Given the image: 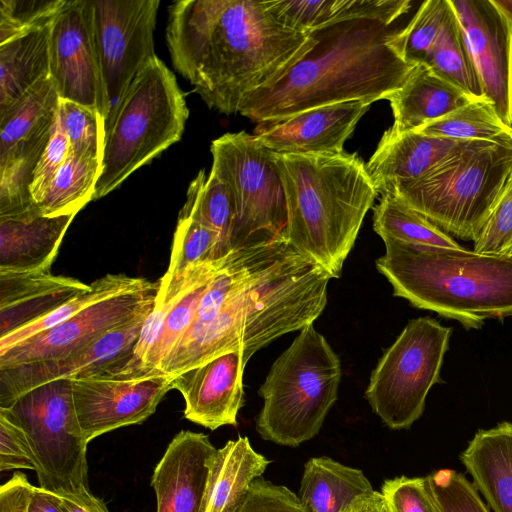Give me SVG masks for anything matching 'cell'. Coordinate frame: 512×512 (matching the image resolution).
<instances>
[{"label": "cell", "mask_w": 512, "mask_h": 512, "mask_svg": "<svg viewBox=\"0 0 512 512\" xmlns=\"http://www.w3.org/2000/svg\"><path fill=\"white\" fill-rule=\"evenodd\" d=\"M166 42L175 70L210 109L239 113L254 90L315 44L256 0H179L168 8Z\"/></svg>", "instance_id": "1"}, {"label": "cell", "mask_w": 512, "mask_h": 512, "mask_svg": "<svg viewBox=\"0 0 512 512\" xmlns=\"http://www.w3.org/2000/svg\"><path fill=\"white\" fill-rule=\"evenodd\" d=\"M333 277L286 239L233 249V280L216 314L190 327L159 366L174 377L231 351L253 354L313 324Z\"/></svg>", "instance_id": "2"}, {"label": "cell", "mask_w": 512, "mask_h": 512, "mask_svg": "<svg viewBox=\"0 0 512 512\" xmlns=\"http://www.w3.org/2000/svg\"><path fill=\"white\" fill-rule=\"evenodd\" d=\"M384 22L354 18L313 30L315 44L284 73L251 92L239 113L273 122L320 106L388 99L415 65L390 44Z\"/></svg>", "instance_id": "3"}, {"label": "cell", "mask_w": 512, "mask_h": 512, "mask_svg": "<svg viewBox=\"0 0 512 512\" xmlns=\"http://www.w3.org/2000/svg\"><path fill=\"white\" fill-rule=\"evenodd\" d=\"M288 211L287 241L339 278L378 195L356 153L277 154Z\"/></svg>", "instance_id": "4"}, {"label": "cell", "mask_w": 512, "mask_h": 512, "mask_svg": "<svg viewBox=\"0 0 512 512\" xmlns=\"http://www.w3.org/2000/svg\"><path fill=\"white\" fill-rule=\"evenodd\" d=\"M382 240L385 253L375 264L394 296L466 328L512 316V254Z\"/></svg>", "instance_id": "5"}, {"label": "cell", "mask_w": 512, "mask_h": 512, "mask_svg": "<svg viewBox=\"0 0 512 512\" xmlns=\"http://www.w3.org/2000/svg\"><path fill=\"white\" fill-rule=\"evenodd\" d=\"M341 376L340 359L325 337L313 324L301 329L259 388L258 434L288 447L314 438L337 400Z\"/></svg>", "instance_id": "6"}, {"label": "cell", "mask_w": 512, "mask_h": 512, "mask_svg": "<svg viewBox=\"0 0 512 512\" xmlns=\"http://www.w3.org/2000/svg\"><path fill=\"white\" fill-rule=\"evenodd\" d=\"M189 116L174 74L156 57L139 74L105 127L101 173L93 200L119 187L134 171L182 137Z\"/></svg>", "instance_id": "7"}, {"label": "cell", "mask_w": 512, "mask_h": 512, "mask_svg": "<svg viewBox=\"0 0 512 512\" xmlns=\"http://www.w3.org/2000/svg\"><path fill=\"white\" fill-rule=\"evenodd\" d=\"M511 174L512 144L490 143L386 193L396 195L443 231L474 242Z\"/></svg>", "instance_id": "8"}, {"label": "cell", "mask_w": 512, "mask_h": 512, "mask_svg": "<svg viewBox=\"0 0 512 512\" xmlns=\"http://www.w3.org/2000/svg\"><path fill=\"white\" fill-rule=\"evenodd\" d=\"M211 172L228 188L234 205L231 249L287 240L286 196L273 152L246 131L212 141Z\"/></svg>", "instance_id": "9"}, {"label": "cell", "mask_w": 512, "mask_h": 512, "mask_svg": "<svg viewBox=\"0 0 512 512\" xmlns=\"http://www.w3.org/2000/svg\"><path fill=\"white\" fill-rule=\"evenodd\" d=\"M24 431L39 487L55 494L89 489L87 445L75 411L71 379L42 384L1 409Z\"/></svg>", "instance_id": "10"}, {"label": "cell", "mask_w": 512, "mask_h": 512, "mask_svg": "<svg viewBox=\"0 0 512 512\" xmlns=\"http://www.w3.org/2000/svg\"><path fill=\"white\" fill-rule=\"evenodd\" d=\"M451 332L431 317L412 319L385 350L365 397L386 426L406 429L420 418L429 390L440 381Z\"/></svg>", "instance_id": "11"}, {"label": "cell", "mask_w": 512, "mask_h": 512, "mask_svg": "<svg viewBox=\"0 0 512 512\" xmlns=\"http://www.w3.org/2000/svg\"><path fill=\"white\" fill-rule=\"evenodd\" d=\"M158 0H93V26L102 75L106 120L129 87L157 56L154 30Z\"/></svg>", "instance_id": "12"}, {"label": "cell", "mask_w": 512, "mask_h": 512, "mask_svg": "<svg viewBox=\"0 0 512 512\" xmlns=\"http://www.w3.org/2000/svg\"><path fill=\"white\" fill-rule=\"evenodd\" d=\"M158 290L159 281H148L96 302L50 330L0 351V369L52 361L83 349L106 333L149 315Z\"/></svg>", "instance_id": "13"}, {"label": "cell", "mask_w": 512, "mask_h": 512, "mask_svg": "<svg viewBox=\"0 0 512 512\" xmlns=\"http://www.w3.org/2000/svg\"><path fill=\"white\" fill-rule=\"evenodd\" d=\"M50 78L61 100L106 120L105 94L93 26V0H67L51 24Z\"/></svg>", "instance_id": "14"}, {"label": "cell", "mask_w": 512, "mask_h": 512, "mask_svg": "<svg viewBox=\"0 0 512 512\" xmlns=\"http://www.w3.org/2000/svg\"><path fill=\"white\" fill-rule=\"evenodd\" d=\"M74 406L86 442L112 430L141 424L154 414L173 377L89 376L71 379Z\"/></svg>", "instance_id": "15"}, {"label": "cell", "mask_w": 512, "mask_h": 512, "mask_svg": "<svg viewBox=\"0 0 512 512\" xmlns=\"http://www.w3.org/2000/svg\"><path fill=\"white\" fill-rule=\"evenodd\" d=\"M485 98L512 128V26L492 0H449Z\"/></svg>", "instance_id": "16"}, {"label": "cell", "mask_w": 512, "mask_h": 512, "mask_svg": "<svg viewBox=\"0 0 512 512\" xmlns=\"http://www.w3.org/2000/svg\"><path fill=\"white\" fill-rule=\"evenodd\" d=\"M148 316L116 328L66 357L0 369V408L8 409L20 396L50 381L116 374L131 358Z\"/></svg>", "instance_id": "17"}, {"label": "cell", "mask_w": 512, "mask_h": 512, "mask_svg": "<svg viewBox=\"0 0 512 512\" xmlns=\"http://www.w3.org/2000/svg\"><path fill=\"white\" fill-rule=\"evenodd\" d=\"M248 360L243 351H231L174 376L173 389L185 400L184 417L210 430L236 426Z\"/></svg>", "instance_id": "18"}, {"label": "cell", "mask_w": 512, "mask_h": 512, "mask_svg": "<svg viewBox=\"0 0 512 512\" xmlns=\"http://www.w3.org/2000/svg\"><path fill=\"white\" fill-rule=\"evenodd\" d=\"M365 100L330 104L289 118L258 123L255 138L277 154H335L371 106Z\"/></svg>", "instance_id": "19"}, {"label": "cell", "mask_w": 512, "mask_h": 512, "mask_svg": "<svg viewBox=\"0 0 512 512\" xmlns=\"http://www.w3.org/2000/svg\"><path fill=\"white\" fill-rule=\"evenodd\" d=\"M490 143L447 139L418 131L397 134L386 130L366 169L378 194L382 195L395 186L428 175L467 150Z\"/></svg>", "instance_id": "20"}, {"label": "cell", "mask_w": 512, "mask_h": 512, "mask_svg": "<svg viewBox=\"0 0 512 512\" xmlns=\"http://www.w3.org/2000/svg\"><path fill=\"white\" fill-rule=\"evenodd\" d=\"M217 449L208 435L181 430L168 444L151 477L156 512H199L209 461Z\"/></svg>", "instance_id": "21"}, {"label": "cell", "mask_w": 512, "mask_h": 512, "mask_svg": "<svg viewBox=\"0 0 512 512\" xmlns=\"http://www.w3.org/2000/svg\"><path fill=\"white\" fill-rule=\"evenodd\" d=\"M90 287L51 271H0V338L45 317Z\"/></svg>", "instance_id": "22"}, {"label": "cell", "mask_w": 512, "mask_h": 512, "mask_svg": "<svg viewBox=\"0 0 512 512\" xmlns=\"http://www.w3.org/2000/svg\"><path fill=\"white\" fill-rule=\"evenodd\" d=\"M75 215L0 217V271H50Z\"/></svg>", "instance_id": "23"}, {"label": "cell", "mask_w": 512, "mask_h": 512, "mask_svg": "<svg viewBox=\"0 0 512 512\" xmlns=\"http://www.w3.org/2000/svg\"><path fill=\"white\" fill-rule=\"evenodd\" d=\"M394 122L392 133L418 130L436 121L473 98L446 81L425 64L411 70L403 86L388 97Z\"/></svg>", "instance_id": "24"}, {"label": "cell", "mask_w": 512, "mask_h": 512, "mask_svg": "<svg viewBox=\"0 0 512 512\" xmlns=\"http://www.w3.org/2000/svg\"><path fill=\"white\" fill-rule=\"evenodd\" d=\"M269 463L254 450L248 437L229 440L209 461L199 512H237L253 481L262 476Z\"/></svg>", "instance_id": "25"}, {"label": "cell", "mask_w": 512, "mask_h": 512, "mask_svg": "<svg viewBox=\"0 0 512 512\" xmlns=\"http://www.w3.org/2000/svg\"><path fill=\"white\" fill-rule=\"evenodd\" d=\"M460 460L494 512H512V423L479 430Z\"/></svg>", "instance_id": "26"}, {"label": "cell", "mask_w": 512, "mask_h": 512, "mask_svg": "<svg viewBox=\"0 0 512 512\" xmlns=\"http://www.w3.org/2000/svg\"><path fill=\"white\" fill-rule=\"evenodd\" d=\"M267 9L285 26L310 33L330 24L368 18L392 25L411 7L409 0H265Z\"/></svg>", "instance_id": "27"}, {"label": "cell", "mask_w": 512, "mask_h": 512, "mask_svg": "<svg viewBox=\"0 0 512 512\" xmlns=\"http://www.w3.org/2000/svg\"><path fill=\"white\" fill-rule=\"evenodd\" d=\"M373 491L361 470L321 456L305 463L298 497L308 512H343Z\"/></svg>", "instance_id": "28"}, {"label": "cell", "mask_w": 512, "mask_h": 512, "mask_svg": "<svg viewBox=\"0 0 512 512\" xmlns=\"http://www.w3.org/2000/svg\"><path fill=\"white\" fill-rule=\"evenodd\" d=\"M51 25L0 45V113L50 78Z\"/></svg>", "instance_id": "29"}, {"label": "cell", "mask_w": 512, "mask_h": 512, "mask_svg": "<svg viewBox=\"0 0 512 512\" xmlns=\"http://www.w3.org/2000/svg\"><path fill=\"white\" fill-rule=\"evenodd\" d=\"M373 229L382 239L393 238L415 245L462 247L441 228L392 193L382 194L379 204L374 207Z\"/></svg>", "instance_id": "30"}, {"label": "cell", "mask_w": 512, "mask_h": 512, "mask_svg": "<svg viewBox=\"0 0 512 512\" xmlns=\"http://www.w3.org/2000/svg\"><path fill=\"white\" fill-rule=\"evenodd\" d=\"M415 131L453 140L512 144V128L502 122L486 98L473 99Z\"/></svg>", "instance_id": "31"}, {"label": "cell", "mask_w": 512, "mask_h": 512, "mask_svg": "<svg viewBox=\"0 0 512 512\" xmlns=\"http://www.w3.org/2000/svg\"><path fill=\"white\" fill-rule=\"evenodd\" d=\"M102 162L71 153L37 205L45 216L77 214L93 200Z\"/></svg>", "instance_id": "32"}, {"label": "cell", "mask_w": 512, "mask_h": 512, "mask_svg": "<svg viewBox=\"0 0 512 512\" xmlns=\"http://www.w3.org/2000/svg\"><path fill=\"white\" fill-rule=\"evenodd\" d=\"M179 217L193 219L218 232L230 250L234 205L226 185L210 171L200 170L190 182Z\"/></svg>", "instance_id": "33"}, {"label": "cell", "mask_w": 512, "mask_h": 512, "mask_svg": "<svg viewBox=\"0 0 512 512\" xmlns=\"http://www.w3.org/2000/svg\"><path fill=\"white\" fill-rule=\"evenodd\" d=\"M425 65L471 98H485L453 9Z\"/></svg>", "instance_id": "34"}, {"label": "cell", "mask_w": 512, "mask_h": 512, "mask_svg": "<svg viewBox=\"0 0 512 512\" xmlns=\"http://www.w3.org/2000/svg\"><path fill=\"white\" fill-rule=\"evenodd\" d=\"M148 281L145 278L130 277L125 274H107L92 282L88 291L79 294L45 317L0 338V351L50 330L96 302L140 288Z\"/></svg>", "instance_id": "35"}, {"label": "cell", "mask_w": 512, "mask_h": 512, "mask_svg": "<svg viewBox=\"0 0 512 512\" xmlns=\"http://www.w3.org/2000/svg\"><path fill=\"white\" fill-rule=\"evenodd\" d=\"M452 11L449 0H427L402 30L394 31L390 44L411 65L425 64Z\"/></svg>", "instance_id": "36"}, {"label": "cell", "mask_w": 512, "mask_h": 512, "mask_svg": "<svg viewBox=\"0 0 512 512\" xmlns=\"http://www.w3.org/2000/svg\"><path fill=\"white\" fill-rule=\"evenodd\" d=\"M220 267L207 274L174 299L168 302H155L165 307V317L152 362L154 373L161 374L159 366L176 342L191 326L202 296Z\"/></svg>", "instance_id": "37"}, {"label": "cell", "mask_w": 512, "mask_h": 512, "mask_svg": "<svg viewBox=\"0 0 512 512\" xmlns=\"http://www.w3.org/2000/svg\"><path fill=\"white\" fill-rule=\"evenodd\" d=\"M58 114L71 153L102 162L105 124L101 116L88 107L61 99Z\"/></svg>", "instance_id": "38"}, {"label": "cell", "mask_w": 512, "mask_h": 512, "mask_svg": "<svg viewBox=\"0 0 512 512\" xmlns=\"http://www.w3.org/2000/svg\"><path fill=\"white\" fill-rule=\"evenodd\" d=\"M67 0H0V45L52 24Z\"/></svg>", "instance_id": "39"}, {"label": "cell", "mask_w": 512, "mask_h": 512, "mask_svg": "<svg viewBox=\"0 0 512 512\" xmlns=\"http://www.w3.org/2000/svg\"><path fill=\"white\" fill-rule=\"evenodd\" d=\"M427 478L440 512H489L477 488L463 474L441 469Z\"/></svg>", "instance_id": "40"}, {"label": "cell", "mask_w": 512, "mask_h": 512, "mask_svg": "<svg viewBox=\"0 0 512 512\" xmlns=\"http://www.w3.org/2000/svg\"><path fill=\"white\" fill-rule=\"evenodd\" d=\"M474 251L486 254H512V174L474 241Z\"/></svg>", "instance_id": "41"}, {"label": "cell", "mask_w": 512, "mask_h": 512, "mask_svg": "<svg viewBox=\"0 0 512 512\" xmlns=\"http://www.w3.org/2000/svg\"><path fill=\"white\" fill-rule=\"evenodd\" d=\"M381 493L391 512H440L427 476L386 480Z\"/></svg>", "instance_id": "42"}, {"label": "cell", "mask_w": 512, "mask_h": 512, "mask_svg": "<svg viewBox=\"0 0 512 512\" xmlns=\"http://www.w3.org/2000/svg\"><path fill=\"white\" fill-rule=\"evenodd\" d=\"M70 155V144L60 123L57 112L50 140L32 175L30 194L36 205L43 199L57 171Z\"/></svg>", "instance_id": "43"}, {"label": "cell", "mask_w": 512, "mask_h": 512, "mask_svg": "<svg viewBox=\"0 0 512 512\" xmlns=\"http://www.w3.org/2000/svg\"><path fill=\"white\" fill-rule=\"evenodd\" d=\"M237 512H308L298 495L282 485L256 478Z\"/></svg>", "instance_id": "44"}, {"label": "cell", "mask_w": 512, "mask_h": 512, "mask_svg": "<svg viewBox=\"0 0 512 512\" xmlns=\"http://www.w3.org/2000/svg\"><path fill=\"white\" fill-rule=\"evenodd\" d=\"M36 470L28 439L19 425L0 413V471Z\"/></svg>", "instance_id": "45"}, {"label": "cell", "mask_w": 512, "mask_h": 512, "mask_svg": "<svg viewBox=\"0 0 512 512\" xmlns=\"http://www.w3.org/2000/svg\"><path fill=\"white\" fill-rule=\"evenodd\" d=\"M32 489L25 474L13 473L0 488V512H28Z\"/></svg>", "instance_id": "46"}, {"label": "cell", "mask_w": 512, "mask_h": 512, "mask_svg": "<svg viewBox=\"0 0 512 512\" xmlns=\"http://www.w3.org/2000/svg\"><path fill=\"white\" fill-rule=\"evenodd\" d=\"M63 512H109L105 503L89 489L72 494H56Z\"/></svg>", "instance_id": "47"}, {"label": "cell", "mask_w": 512, "mask_h": 512, "mask_svg": "<svg viewBox=\"0 0 512 512\" xmlns=\"http://www.w3.org/2000/svg\"><path fill=\"white\" fill-rule=\"evenodd\" d=\"M28 512H63L55 493L33 486Z\"/></svg>", "instance_id": "48"}, {"label": "cell", "mask_w": 512, "mask_h": 512, "mask_svg": "<svg viewBox=\"0 0 512 512\" xmlns=\"http://www.w3.org/2000/svg\"><path fill=\"white\" fill-rule=\"evenodd\" d=\"M343 512H391L381 492L373 491L354 501Z\"/></svg>", "instance_id": "49"}, {"label": "cell", "mask_w": 512, "mask_h": 512, "mask_svg": "<svg viewBox=\"0 0 512 512\" xmlns=\"http://www.w3.org/2000/svg\"><path fill=\"white\" fill-rule=\"evenodd\" d=\"M512 26V0H492Z\"/></svg>", "instance_id": "50"}]
</instances>
